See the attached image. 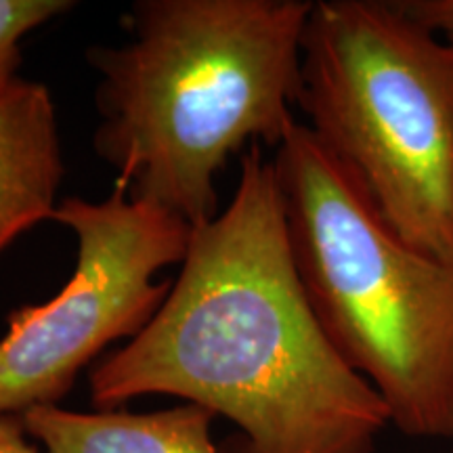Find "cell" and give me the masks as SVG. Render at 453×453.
Returning <instances> with one entry per match:
<instances>
[{
    "label": "cell",
    "instance_id": "6da1fadb",
    "mask_svg": "<svg viewBox=\"0 0 453 453\" xmlns=\"http://www.w3.org/2000/svg\"><path fill=\"white\" fill-rule=\"evenodd\" d=\"M88 388L101 410L147 395L200 405L240 428L243 453H373L390 424L311 307L260 145L242 154L229 206L191 229L154 319L90 370Z\"/></svg>",
    "mask_w": 453,
    "mask_h": 453
},
{
    "label": "cell",
    "instance_id": "30bf717a",
    "mask_svg": "<svg viewBox=\"0 0 453 453\" xmlns=\"http://www.w3.org/2000/svg\"><path fill=\"white\" fill-rule=\"evenodd\" d=\"M0 453H44L26 439L21 422H13L9 416H0Z\"/></svg>",
    "mask_w": 453,
    "mask_h": 453
},
{
    "label": "cell",
    "instance_id": "5b68a950",
    "mask_svg": "<svg viewBox=\"0 0 453 453\" xmlns=\"http://www.w3.org/2000/svg\"><path fill=\"white\" fill-rule=\"evenodd\" d=\"M53 220L76 237V267L55 298L9 315L0 338V416L59 405L110 344L137 336L173 288L156 275L183 263L191 240L185 220L120 187L101 202L65 197Z\"/></svg>",
    "mask_w": 453,
    "mask_h": 453
},
{
    "label": "cell",
    "instance_id": "277c9868",
    "mask_svg": "<svg viewBox=\"0 0 453 453\" xmlns=\"http://www.w3.org/2000/svg\"><path fill=\"white\" fill-rule=\"evenodd\" d=\"M298 110L396 234L453 263V42L403 0H313Z\"/></svg>",
    "mask_w": 453,
    "mask_h": 453
},
{
    "label": "cell",
    "instance_id": "8fae6325",
    "mask_svg": "<svg viewBox=\"0 0 453 453\" xmlns=\"http://www.w3.org/2000/svg\"><path fill=\"white\" fill-rule=\"evenodd\" d=\"M451 441H453V439H451Z\"/></svg>",
    "mask_w": 453,
    "mask_h": 453
},
{
    "label": "cell",
    "instance_id": "8992f818",
    "mask_svg": "<svg viewBox=\"0 0 453 453\" xmlns=\"http://www.w3.org/2000/svg\"><path fill=\"white\" fill-rule=\"evenodd\" d=\"M64 177L53 97L44 84L17 78L0 88V252L53 220Z\"/></svg>",
    "mask_w": 453,
    "mask_h": 453
},
{
    "label": "cell",
    "instance_id": "7a4b0ae2",
    "mask_svg": "<svg viewBox=\"0 0 453 453\" xmlns=\"http://www.w3.org/2000/svg\"><path fill=\"white\" fill-rule=\"evenodd\" d=\"M313 0H137L127 38L88 49L99 73L93 150L116 187L187 225L219 217V177L298 120Z\"/></svg>",
    "mask_w": 453,
    "mask_h": 453
},
{
    "label": "cell",
    "instance_id": "ba28073f",
    "mask_svg": "<svg viewBox=\"0 0 453 453\" xmlns=\"http://www.w3.org/2000/svg\"><path fill=\"white\" fill-rule=\"evenodd\" d=\"M76 7L70 0H0V88L17 81L21 41Z\"/></svg>",
    "mask_w": 453,
    "mask_h": 453
},
{
    "label": "cell",
    "instance_id": "3957f363",
    "mask_svg": "<svg viewBox=\"0 0 453 453\" xmlns=\"http://www.w3.org/2000/svg\"><path fill=\"white\" fill-rule=\"evenodd\" d=\"M300 281L342 359L407 437L453 439V263L390 226L296 120L273 156Z\"/></svg>",
    "mask_w": 453,
    "mask_h": 453
},
{
    "label": "cell",
    "instance_id": "52a82bcc",
    "mask_svg": "<svg viewBox=\"0 0 453 453\" xmlns=\"http://www.w3.org/2000/svg\"><path fill=\"white\" fill-rule=\"evenodd\" d=\"M214 418L196 403L141 413L42 405L19 422L44 453H220L211 434Z\"/></svg>",
    "mask_w": 453,
    "mask_h": 453
},
{
    "label": "cell",
    "instance_id": "9c48e42d",
    "mask_svg": "<svg viewBox=\"0 0 453 453\" xmlns=\"http://www.w3.org/2000/svg\"><path fill=\"white\" fill-rule=\"evenodd\" d=\"M403 7L424 26L453 42V0H403Z\"/></svg>",
    "mask_w": 453,
    "mask_h": 453
}]
</instances>
